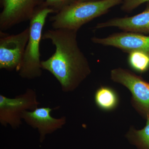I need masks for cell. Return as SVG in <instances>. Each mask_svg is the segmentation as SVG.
Listing matches in <instances>:
<instances>
[{"label": "cell", "mask_w": 149, "mask_h": 149, "mask_svg": "<svg viewBox=\"0 0 149 149\" xmlns=\"http://www.w3.org/2000/svg\"><path fill=\"white\" fill-rule=\"evenodd\" d=\"M77 31L48 29L42 37V40H50L55 47L53 54L41 61L42 69L54 75L64 93L74 91L91 72L88 59L78 46Z\"/></svg>", "instance_id": "6da1fadb"}, {"label": "cell", "mask_w": 149, "mask_h": 149, "mask_svg": "<svg viewBox=\"0 0 149 149\" xmlns=\"http://www.w3.org/2000/svg\"><path fill=\"white\" fill-rule=\"evenodd\" d=\"M123 0H100L74 2L50 18L53 29L78 31L84 24L105 14Z\"/></svg>", "instance_id": "7a4b0ae2"}, {"label": "cell", "mask_w": 149, "mask_h": 149, "mask_svg": "<svg viewBox=\"0 0 149 149\" xmlns=\"http://www.w3.org/2000/svg\"><path fill=\"white\" fill-rule=\"evenodd\" d=\"M51 13H56V12L43 3L37 9L29 20V39L22 64L18 71L19 74L22 78L33 80L42 75L40 43L46 19Z\"/></svg>", "instance_id": "3957f363"}, {"label": "cell", "mask_w": 149, "mask_h": 149, "mask_svg": "<svg viewBox=\"0 0 149 149\" xmlns=\"http://www.w3.org/2000/svg\"><path fill=\"white\" fill-rule=\"evenodd\" d=\"M40 104L36 92L30 88L13 98L1 95L0 123L4 127L9 125L13 129H17L22 124V113L26 111H34Z\"/></svg>", "instance_id": "277c9868"}, {"label": "cell", "mask_w": 149, "mask_h": 149, "mask_svg": "<svg viewBox=\"0 0 149 149\" xmlns=\"http://www.w3.org/2000/svg\"><path fill=\"white\" fill-rule=\"evenodd\" d=\"M111 78L128 89L132 95L133 107L141 115L149 117V83L129 70L121 68L112 70Z\"/></svg>", "instance_id": "5b68a950"}, {"label": "cell", "mask_w": 149, "mask_h": 149, "mask_svg": "<svg viewBox=\"0 0 149 149\" xmlns=\"http://www.w3.org/2000/svg\"><path fill=\"white\" fill-rule=\"evenodd\" d=\"M29 27L16 35L1 32L0 69L18 72L22 64L29 37Z\"/></svg>", "instance_id": "8992f818"}, {"label": "cell", "mask_w": 149, "mask_h": 149, "mask_svg": "<svg viewBox=\"0 0 149 149\" xmlns=\"http://www.w3.org/2000/svg\"><path fill=\"white\" fill-rule=\"evenodd\" d=\"M42 0H0L2 10L0 13V31H6L30 20Z\"/></svg>", "instance_id": "52a82bcc"}, {"label": "cell", "mask_w": 149, "mask_h": 149, "mask_svg": "<svg viewBox=\"0 0 149 149\" xmlns=\"http://www.w3.org/2000/svg\"><path fill=\"white\" fill-rule=\"evenodd\" d=\"M91 41L95 44L117 48L128 54L140 52L149 56V36L140 33L119 32L105 38L93 37Z\"/></svg>", "instance_id": "ba28073f"}, {"label": "cell", "mask_w": 149, "mask_h": 149, "mask_svg": "<svg viewBox=\"0 0 149 149\" xmlns=\"http://www.w3.org/2000/svg\"><path fill=\"white\" fill-rule=\"evenodd\" d=\"M59 107L54 108L38 107L34 111H26L22 113V118L30 127L37 129L40 134V141L42 143L46 135L52 134L61 129L66 123V117L55 118L51 116L52 111L57 109Z\"/></svg>", "instance_id": "9c48e42d"}, {"label": "cell", "mask_w": 149, "mask_h": 149, "mask_svg": "<svg viewBox=\"0 0 149 149\" xmlns=\"http://www.w3.org/2000/svg\"><path fill=\"white\" fill-rule=\"evenodd\" d=\"M117 27L123 32L149 34V2L141 13L131 17H115L96 24L95 28Z\"/></svg>", "instance_id": "30bf717a"}, {"label": "cell", "mask_w": 149, "mask_h": 149, "mask_svg": "<svg viewBox=\"0 0 149 149\" xmlns=\"http://www.w3.org/2000/svg\"><path fill=\"white\" fill-rule=\"evenodd\" d=\"M95 101L100 109L110 111L117 107L119 98L117 93L112 88L101 86L95 93Z\"/></svg>", "instance_id": "8fae6325"}, {"label": "cell", "mask_w": 149, "mask_h": 149, "mask_svg": "<svg viewBox=\"0 0 149 149\" xmlns=\"http://www.w3.org/2000/svg\"><path fill=\"white\" fill-rule=\"evenodd\" d=\"M146 124L141 130L131 127L125 137L129 143L138 149H149V117H147Z\"/></svg>", "instance_id": "7c38bea8"}, {"label": "cell", "mask_w": 149, "mask_h": 149, "mask_svg": "<svg viewBox=\"0 0 149 149\" xmlns=\"http://www.w3.org/2000/svg\"><path fill=\"white\" fill-rule=\"evenodd\" d=\"M128 63L131 68L135 71L144 73L149 68V56L141 52H132L129 54Z\"/></svg>", "instance_id": "4fadbf2b"}, {"label": "cell", "mask_w": 149, "mask_h": 149, "mask_svg": "<svg viewBox=\"0 0 149 149\" xmlns=\"http://www.w3.org/2000/svg\"><path fill=\"white\" fill-rule=\"evenodd\" d=\"M76 0H45L43 4L54 9L56 13L66 6L74 2Z\"/></svg>", "instance_id": "5bb4252c"}, {"label": "cell", "mask_w": 149, "mask_h": 149, "mask_svg": "<svg viewBox=\"0 0 149 149\" xmlns=\"http://www.w3.org/2000/svg\"><path fill=\"white\" fill-rule=\"evenodd\" d=\"M149 2V0H123L120 9L123 11L129 13L144 3Z\"/></svg>", "instance_id": "9a60e30c"}, {"label": "cell", "mask_w": 149, "mask_h": 149, "mask_svg": "<svg viewBox=\"0 0 149 149\" xmlns=\"http://www.w3.org/2000/svg\"><path fill=\"white\" fill-rule=\"evenodd\" d=\"M100 1V0H76V1Z\"/></svg>", "instance_id": "2e32d148"}]
</instances>
